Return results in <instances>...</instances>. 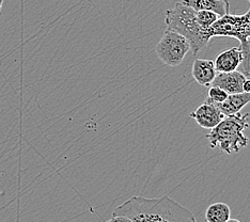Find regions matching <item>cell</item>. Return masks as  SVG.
Returning a JSON list of instances; mask_svg holds the SVG:
<instances>
[{
  "instance_id": "ba28073f",
  "label": "cell",
  "mask_w": 250,
  "mask_h": 222,
  "mask_svg": "<svg viewBox=\"0 0 250 222\" xmlns=\"http://www.w3.org/2000/svg\"><path fill=\"white\" fill-rule=\"evenodd\" d=\"M243 55L241 47H231L226 49L216 57L214 60L215 70L217 73H228L236 71L241 65Z\"/></svg>"
},
{
  "instance_id": "9c48e42d",
  "label": "cell",
  "mask_w": 250,
  "mask_h": 222,
  "mask_svg": "<svg viewBox=\"0 0 250 222\" xmlns=\"http://www.w3.org/2000/svg\"><path fill=\"white\" fill-rule=\"evenodd\" d=\"M191 75L196 82L203 87H208L214 81L217 75L215 70L214 61L207 59H196L192 63Z\"/></svg>"
},
{
  "instance_id": "30bf717a",
  "label": "cell",
  "mask_w": 250,
  "mask_h": 222,
  "mask_svg": "<svg viewBox=\"0 0 250 222\" xmlns=\"http://www.w3.org/2000/svg\"><path fill=\"white\" fill-rule=\"evenodd\" d=\"M182 2L195 11H211L219 16L230 12L228 0H182Z\"/></svg>"
},
{
  "instance_id": "277c9868",
  "label": "cell",
  "mask_w": 250,
  "mask_h": 222,
  "mask_svg": "<svg viewBox=\"0 0 250 222\" xmlns=\"http://www.w3.org/2000/svg\"><path fill=\"white\" fill-rule=\"evenodd\" d=\"M249 113H241L225 117L207 136L212 149H219L228 155L240 152L248 144V138L244 134L249 127Z\"/></svg>"
},
{
  "instance_id": "5b68a950",
  "label": "cell",
  "mask_w": 250,
  "mask_h": 222,
  "mask_svg": "<svg viewBox=\"0 0 250 222\" xmlns=\"http://www.w3.org/2000/svg\"><path fill=\"white\" fill-rule=\"evenodd\" d=\"M156 55L164 64L177 67L190 51V44L185 37L173 30L166 29L155 47Z\"/></svg>"
},
{
  "instance_id": "8992f818",
  "label": "cell",
  "mask_w": 250,
  "mask_h": 222,
  "mask_svg": "<svg viewBox=\"0 0 250 222\" xmlns=\"http://www.w3.org/2000/svg\"><path fill=\"white\" fill-rule=\"evenodd\" d=\"M190 118L194 119L196 123L202 128L212 129L225 118V116L214 104L206 101L191 113Z\"/></svg>"
},
{
  "instance_id": "8fae6325",
  "label": "cell",
  "mask_w": 250,
  "mask_h": 222,
  "mask_svg": "<svg viewBox=\"0 0 250 222\" xmlns=\"http://www.w3.org/2000/svg\"><path fill=\"white\" fill-rule=\"evenodd\" d=\"M250 102V93H237V94H229L227 100L220 104H214L218 109L223 112L225 117L236 115L241 112L244 107Z\"/></svg>"
},
{
  "instance_id": "5bb4252c",
  "label": "cell",
  "mask_w": 250,
  "mask_h": 222,
  "mask_svg": "<svg viewBox=\"0 0 250 222\" xmlns=\"http://www.w3.org/2000/svg\"><path fill=\"white\" fill-rule=\"evenodd\" d=\"M208 94V95L206 101L212 102V104H220V102L225 101L229 95L225 90L218 87H214V85H211Z\"/></svg>"
},
{
  "instance_id": "2e32d148",
  "label": "cell",
  "mask_w": 250,
  "mask_h": 222,
  "mask_svg": "<svg viewBox=\"0 0 250 222\" xmlns=\"http://www.w3.org/2000/svg\"><path fill=\"white\" fill-rule=\"evenodd\" d=\"M243 92L250 93V78H249V79L246 78V81H244V84H243Z\"/></svg>"
},
{
  "instance_id": "7a4b0ae2",
  "label": "cell",
  "mask_w": 250,
  "mask_h": 222,
  "mask_svg": "<svg viewBox=\"0 0 250 222\" xmlns=\"http://www.w3.org/2000/svg\"><path fill=\"white\" fill-rule=\"evenodd\" d=\"M250 3V0H247ZM207 38L211 41L213 38H234L240 42L242 50V73L250 78V7L244 14L227 13L216 20L207 29Z\"/></svg>"
},
{
  "instance_id": "ac0fdd59",
  "label": "cell",
  "mask_w": 250,
  "mask_h": 222,
  "mask_svg": "<svg viewBox=\"0 0 250 222\" xmlns=\"http://www.w3.org/2000/svg\"><path fill=\"white\" fill-rule=\"evenodd\" d=\"M2 3H3V0H0V12H1V8H2Z\"/></svg>"
},
{
  "instance_id": "52a82bcc",
  "label": "cell",
  "mask_w": 250,
  "mask_h": 222,
  "mask_svg": "<svg viewBox=\"0 0 250 222\" xmlns=\"http://www.w3.org/2000/svg\"><path fill=\"white\" fill-rule=\"evenodd\" d=\"M246 78L242 72L237 71L218 73L211 85L225 90L228 94H237L243 92V84Z\"/></svg>"
},
{
  "instance_id": "9a60e30c",
  "label": "cell",
  "mask_w": 250,
  "mask_h": 222,
  "mask_svg": "<svg viewBox=\"0 0 250 222\" xmlns=\"http://www.w3.org/2000/svg\"><path fill=\"white\" fill-rule=\"evenodd\" d=\"M107 222H132L127 217L125 216H112V218L110 220H108Z\"/></svg>"
},
{
  "instance_id": "6da1fadb",
  "label": "cell",
  "mask_w": 250,
  "mask_h": 222,
  "mask_svg": "<svg viewBox=\"0 0 250 222\" xmlns=\"http://www.w3.org/2000/svg\"><path fill=\"white\" fill-rule=\"evenodd\" d=\"M112 216H125L132 222H197L190 210L168 196L133 197L113 210Z\"/></svg>"
},
{
  "instance_id": "7c38bea8",
  "label": "cell",
  "mask_w": 250,
  "mask_h": 222,
  "mask_svg": "<svg viewBox=\"0 0 250 222\" xmlns=\"http://www.w3.org/2000/svg\"><path fill=\"white\" fill-rule=\"evenodd\" d=\"M231 218V209L226 203L211 204L206 210L207 222H226Z\"/></svg>"
},
{
  "instance_id": "4fadbf2b",
  "label": "cell",
  "mask_w": 250,
  "mask_h": 222,
  "mask_svg": "<svg viewBox=\"0 0 250 222\" xmlns=\"http://www.w3.org/2000/svg\"><path fill=\"white\" fill-rule=\"evenodd\" d=\"M219 15H217L211 11H197V21L198 24L200 25L202 28H208L211 27L214 22L219 19Z\"/></svg>"
},
{
  "instance_id": "3957f363",
  "label": "cell",
  "mask_w": 250,
  "mask_h": 222,
  "mask_svg": "<svg viewBox=\"0 0 250 222\" xmlns=\"http://www.w3.org/2000/svg\"><path fill=\"white\" fill-rule=\"evenodd\" d=\"M167 29L173 30L185 37L190 44V51L196 56L199 51L208 46L207 29L197 21V11L187 7L183 2H177L173 8L166 11L165 17Z\"/></svg>"
},
{
  "instance_id": "e0dca14e",
  "label": "cell",
  "mask_w": 250,
  "mask_h": 222,
  "mask_svg": "<svg viewBox=\"0 0 250 222\" xmlns=\"http://www.w3.org/2000/svg\"><path fill=\"white\" fill-rule=\"evenodd\" d=\"M226 222H241V221L237 220V219H231V218H230L228 221H226Z\"/></svg>"
}]
</instances>
